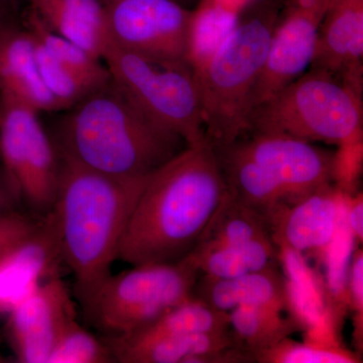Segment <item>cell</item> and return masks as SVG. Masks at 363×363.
<instances>
[{"label":"cell","instance_id":"6da1fadb","mask_svg":"<svg viewBox=\"0 0 363 363\" xmlns=\"http://www.w3.org/2000/svg\"><path fill=\"white\" fill-rule=\"evenodd\" d=\"M227 192L213 145H187L150 176L126 225L117 259L131 266L186 259Z\"/></svg>","mask_w":363,"mask_h":363},{"label":"cell","instance_id":"7a4b0ae2","mask_svg":"<svg viewBox=\"0 0 363 363\" xmlns=\"http://www.w3.org/2000/svg\"><path fill=\"white\" fill-rule=\"evenodd\" d=\"M55 143L62 159L121 179L147 178L187 147L140 111L112 79L68 109Z\"/></svg>","mask_w":363,"mask_h":363},{"label":"cell","instance_id":"3957f363","mask_svg":"<svg viewBox=\"0 0 363 363\" xmlns=\"http://www.w3.org/2000/svg\"><path fill=\"white\" fill-rule=\"evenodd\" d=\"M61 162L59 192L51 212L62 259L73 272L75 296L82 306L111 276L131 212L150 176L116 178L62 157Z\"/></svg>","mask_w":363,"mask_h":363},{"label":"cell","instance_id":"277c9868","mask_svg":"<svg viewBox=\"0 0 363 363\" xmlns=\"http://www.w3.org/2000/svg\"><path fill=\"white\" fill-rule=\"evenodd\" d=\"M278 18L272 6L240 18L209 59L193 72L203 125L213 147L230 145L250 130L253 88Z\"/></svg>","mask_w":363,"mask_h":363},{"label":"cell","instance_id":"5b68a950","mask_svg":"<svg viewBox=\"0 0 363 363\" xmlns=\"http://www.w3.org/2000/svg\"><path fill=\"white\" fill-rule=\"evenodd\" d=\"M362 90L312 67L253 109L248 131L348 147L362 145Z\"/></svg>","mask_w":363,"mask_h":363},{"label":"cell","instance_id":"8992f818","mask_svg":"<svg viewBox=\"0 0 363 363\" xmlns=\"http://www.w3.org/2000/svg\"><path fill=\"white\" fill-rule=\"evenodd\" d=\"M199 276L187 259L111 274L82 305L86 320L111 337L135 333L193 297Z\"/></svg>","mask_w":363,"mask_h":363},{"label":"cell","instance_id":"52a82bcc","mask_svg":"<svg viewBox=\"0 0 363 363\" xmlns=\"http://www.w3.org/2000/svg\"><path fill=\"white\" fill-rule=\"evenodd\" d=\"M102 61L117 87L157 125L181 136L187 145L209 142L189 67L161 65L111 42Z\"/></svg>","mask_w":363,"mask_h":363},{"label":"cell","instance_id":"ba28073f","mask_svg":"<svg viewBox=\"0 0 363 363\" xmlns=\"http://www.w3.org/2000/svg\"><path fill=\"white\" fill-rule=\"evenodd\" d=\"M0 164L33 216H45L58 196L62 162L39 111L0 94Z\"/></svg>","mask_w":363,"mask_h":363},{"label":"cell","instance_id":"9c48e42d","mask_svg":"<svg viewBox=\"0 0 363 363\" xmlns=\"http://www.w3.org/2000/svg\"><path fill=\"white\" fill-rule=\"evenodd\" d=\"M105 13L112 44L161 65L189 67L194 11L176 0H117Z\"/></svg>","mask_w":363,"mask_h":363},{"label":"cell","instance_id":"30bf717a","mask_svg":"<svg viewBox=\"0 0 363 363\" xmlns=\"http://www.w3.org/2000/svg\"><path fill=\"white\" fill-rule=\"evenodd\" d=\"M230 145L266 169L286 191L290 204L336 180V154L300 138L252 133Z\"/></svg>","mask_w":363,"mask_h":363},{"label":"cell","instance_id":"8fae6325","mask_svg":"<svg viewBox=\"0 0 363 363\" xmlns=\"http://www.w3.org/2000/svg\"><path fill=\"white\" fill-rule=\"evenodd\" d=\"M350 196L330 184L298 202L279 207L269 220L277 247L323 262L345 220Z\"/></svg>","mask_w":363,"mask_h":363},{"label":"cell","instance_id":"7c38bea8","mask_svg":"<svg viewBox=\"0 0 363 363\" xmlns=\"http://www.w3.org/2000/svg\"><path fill=\"white\" fill-rule=\"evenodd\" d=\"M76 319L70 291L60 276L40 284L7 315L9 345L21 363H47L67 325Z\"/></svg>","mask_w":363,"mask_h":363},{"label":"cell","instance_id":"4fadbf2b","mask_svg":"<svg viewBox=\"0 0 363 363\" xmlns=\"http://www.w3.org/2000/svg\"><path fill=\"white\" fill-rule=\"evenodd\" d=\"M323 18L321 14L286 6L274 26L266 61L253 88L252 112L312 66Z\"/></svg>","mask_w":363,"mask_h":363},{"label":"cell","instance_id":"5bb4252c","mask_svg":"<svg viewBox=\"0 0 363 363\" xmlns=\"http://www.w3.org/2000/svg\"><path fill=\"white\" fill-rule=\"evenodd\" d=\"M61 262L58 229L50 211L33 233L0 252V318H6L40 284L59 276Z\"/></svg>","mask_w":363,"mask_h":363},{"label":"cell","instance_id":"9a60e30c","mask_svg":"<svg viewBox=\"0 0 363 363\" xmlns=\"http://www.w3.org/2000/svg\"><path fill=\"white\" fill-rule=\"evenodd\" d=\"M116 362L121 363H253L238 347L230 330L189 334L145 343L104 338Z\"/></svg>","mask_w":363,"mask_h":363},{"label":"cell","instance_id":"2e32d148","mask_svg":"<svg viewBox=\"0 0 363 363\" xmlns=\"http://www.w3.org/2000/svg\"><path fill=\"white\" fill-rule=\"evenodd\" d=\"M363 0H332L321 25L313 68L362 90Z\"/></svg>","mask_w":363,"mask_h":363},{"label":"cell","instance_id":"e0dca14e","mask_svg":"<svg viewBox=\"0 0 363 363\" xmlns=\"http://www.w3.org/2000/svg\"><path fill=\"white\" fill-rule=\"evenodd\" d=\"M0 94L16 98L39 112L62 111L40 78L32 33L25 26L4 18L0 21Z\"/></svg>","mask_w":363,"mask_h":363},{"label":"cell","instance_id":"ac0fdd59","mask_svg":"<svg viewBox=\"0 0 363 363\" xmlns=\"http://www.w3.org/2000/svg\"><path fill=\"white\" fill-rule=\"evenodd\" d=\"M193 296L222 312L229 313L241 306L290 311L288 281L279 267L233 279L199 276Z\"/></svg>","mask_w":363,"mask_h":363},{"label":"cell","instance_id":"d6986e66","mask_svg":"<svg viewBox=\"0 0 363 363\" xmlns=\"http://www.w3.org/2000/svg\"><path fill=\"white\" fill-rule=\"evenodd\" d=\"M45 25L102 60L108 45L106 13L100 0H28Z\"/></svg>","mask_w":363,"mask_h":363},{"label":"cell","instance_id":"ffe728a7","mask_svg":"<svg viewBox=\"0 0 363 363\" xmlns=\"http://www.w3.org/2000/svg\"><path fill=\"white\" fill-rule=\"evenodd\" d=\"M213 147L225 179L227 192L234 199L264 215L267 220L279 207L290 204L284 188L257 162L231 145Z\"/></svg>","mask_w":363,"mask_h":363},{"label":"cell","instance_id":"44dd1931","mask_svg":"<svg viewBox=\"0 0 363 363\" xmlns=\"http://www.w3.org/2000/svg\"><path fill=\"white\" fill-rule=\"evenodd\" d=\"M200 276L225 279L278 267L279 250L272 240L245 245L196 248L186 257Z\"/></svg>","mask_w":363,"mask_h":363},{"label":"cell","instance_id":"7402d4cb","mask_svg":"<svg viewBox=\"0 0 363 363\" xmlns=\"http://www.w3.org/2000/svg\"><path fill=\"white\" fill-rule=\"evenodd\" d=\"M229 327L238 347L253 359L303 329L293 316L285 317L283 311L257 306H241L229 312Z\"/></svg>","mask_w":363,"mask_h":363},{"label":"cell","instance_id":"603a6c76","mask_svg":"<svg viewBox=\"0 0 363 363\" xmlns=\"http://www.w3.org/2000/svg\"><path fill=\"white\" fill-rule=\"evenodd\" d=\"M229 330V313L214 309L193 296L143 330L116 338L125 342L145 343L189 334Z\"/></svg>","mask_w":363,"mask_h":363},{"label":"cell","instance_id":"cb8c5ba5","mask_svg":"<svg viewBox=\"0 0 363 363\" xmlns=\"http://www.w3.org/2000/svg\"><path fill=\"white\" fill-rule=\"evenodd\" d=\"M267 240H272V236L267 217L226 192L194 250Z\"/></svg>","mask_w":363,"mask_h":363},{"label":"cell","instance_id":"d4e9b609","mask_svg":"<svg viewBox=\"0 0 363 363\" xmlns=\"http://www.w3.org/2000/svg\"><path fill=\"white\" fill-rule=\"evenodd\" d=\"M240 7L226 0H203L194 13L189 37L188 65L194 72L235 28Z\"/></svg>","mask_w":363,"mask_h":363},{"label":"cell","instance_id":"484cf974","mask_svg":"<svg viewBox=\"0 0 363 363\" xmlns=\"http://www.w3.org/2000/svg\"><path fill=\"white\" fill-rule=\"evenodd\" d=\"M23 26L62 65L84 79L93 87L100 89L111 82V72L102 60L95 58L82 48L52 32L33 9L26 16Z\"/></svg>","mask_w":363,"mask_h":363},{"label":"cell","instance_id":"4316f807","mask_svg":"<svg viewBox=\"0 0 363 363\" xmlns=\"http://www.w3.org/2000/svg\"><path fill=\"white\" fill-rule=\"evenodd\" d=\"M257 363H358L362 357L334 341L296 342L292 339L255 355Z\"/></svg>","mask_w":363,"mask_h":363},{"label":"cell","instance_id":"83f0119b","mask_svg":"<svg viewBox=\"0 0 363 363\" xmlns=\"http://www.w3.org/2000/svg\"><path fill=\"white\" fill-rule=\"evenodd\" d=\"M33 38L35 40V61L40 78L61 106L62 111H68L91 93L98 90L70 69L62 65L40 40L33 35Z\"/></svg>","mask_w":363,"mask_h":363},{"label":"cell","instance_id":"f1b7e54d","mask_svg":"<svg viewBox=\"0 0 363 363\" xmlns=\"http://www.w3.org/2000/svg\"><path fill=\"white\" fill-rule=\"evenodd\" d=\"M116 362L111 346L83 328L74 319L62 332L47 363H111Z\"/></svg>","mask_w":363,"mask_h":363},{"label":"cell","instance_id":"f546056e","mask_svg":"<svg viewBox=\"0 0 363 363\" xmlns=\"http://www.w3.org/2000/svg\"><path fill=\"white\" fill-rule=\"evenodd\" d=\"M347 305L354 315V338L358 350L362 348L363 334V252L362 248L357 250L350 260L348 269Z\"/></svg>","mask_w":363,"mask_h":363},{"label":"cell","instance_id":"4dcf8cb0","mask_svg":"<svg viewBox=\"0 0 363 363\" xmlns=\"http://www.w3.org/2000/svg\"><path fill=\"white\" fill-rule=\"evenodd\" d=\"M40 219L21 211L0 217V252L33 233L39 225Z\"/></svg>","mask_w":363,"mask_h":363},{"label":"cell","instance_id":"1f68e13d","mask_svg":"<svg viewBox=\"0 0 363 363\" xmlns=\"http://www.w3.org/2000/svg\"><path fill=\"white\" fill-rule=\"evenodd\" d=\"M346 225L357 245L363 240V197L362 193L351 195L347 201L345 213Z\"/></svg>","mask_w":363,"mask_h":363},{"label":"cell","instance_id":"d6a6232c","mask_svg":"<svg viewBox=\"0 0 363 363\" xmlns=\"http://www.w3.org/2000/svg\"><path fill=\"white\" fill-rule=\"evenodd\" d=\"M21 205L18 191L0 164V217L20 211Z\"/></svg>","mask_w":363,"mask_h":363},{"label":"cell","instance_id":"836d02e7","mask_svg":"<svg viewBox=\"0 0 363 363\" xmlns=\"http://www.w3.org/2000/svg\"><path fill=\"white\" fill-rule=\"evenodd\" d=\"M226 1L230 2V4H234V6H238V7H242L243 4L247 2V0H226Z\"/></svg>","mask_w":363,"mask_h":363},{"label":"cell","instance_id":"e575fe53","mask_svg":"<svg viewBox=\"0 0 363 363\" xmlns=\"http://www.w3.org/2000/svg\"><path fill=\"white\" fill-rule=\"evenodd\" d=\"M102 4H104L105 6H109V4H113V2L117 1V0H100Z\"/></svg>","mask_w":363,"mask_h":363},{"label":"cell","instance_id":"d590c367","mask_svg":"<svg viewBox=\"0 0 363 363\" xmlns=\"http://www.w3.org/2000/svg\"><path fill=\"white\" fill-rule=\"evenodd\" d=\"M7 362V358L0 351V363Z\"/></svg>","mask_w":363,"mask_h":363},{"label":"cell","instance_id":"8d00e7d4","mask_svg":"<svg viewBox=\"0 0 363 363\" xmlns=\"http://www.w3.org/2000/svg\"><path fill=\"white\" fill-rule=\"evenodd\" d=\"M2 20H4V18H2L1 16H0V21H1Z\"/></svg>","mask_w":363,"mask_h":363}]
</instances>
